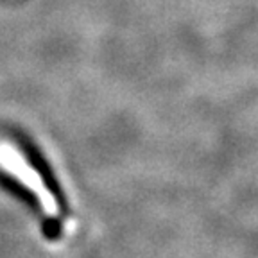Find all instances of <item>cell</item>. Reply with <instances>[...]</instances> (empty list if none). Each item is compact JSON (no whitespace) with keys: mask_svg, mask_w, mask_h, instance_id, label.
Segmentation results:
<instances>
[{"mask_svg":"<svg viewBox=\"0 0 258 258\" xmlns=\"http://www.w3.org/2000/svg\"><path fill=\"white\" fill-rule=\"evenodd\" d=\"M0 167L18 183H22L24 188L31 190L32 198L36 199L43 210H48V205L45 201L48 199V203L57 208V212L67 214V205L59 188H56L48 181V177L41 174L40 167L34 165L32 160H27L24 151H20L16 145H11L9 142H0Z\"/></svg>","mask_w":258,"mask_h":258,"instance_id":"6da1fadb","label":"cell"}]
</instances>
